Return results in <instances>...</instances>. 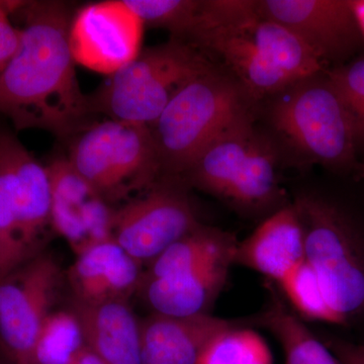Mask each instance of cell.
Returning a JSON list of instances; mask_svg holds the SVG:
<instances>
[{
    "instance_id": "cell-1",
    "label": "cell",
    "mask_w": 364,
    "mask_h": 364,
    "mask_svg": "<svg viewBox=\"0 0 364 364\" xmlns=\"http://www.w3.org/2000/svg\"><path fill=\"white\" fill-rule=\"evenodd\" d=\"M18 51L0 74V114L18 131L39 129L71 139L95 123L69 46L73 13L63 1H23Z\"/></svg>"
},
{
    "instance_id": "cell-2",
    "label": "cell",
    "mask_w": 364,
    "mask_h": 364,
    "mask_svg": "<svg viewBox=\"0 0 364 364\" xmlns=\"http://www.w3.org/2000/svg\"><path fill=\"white\" fill-rule=\"evenodd\" d=\"M214 70L198 47L173 38L139 56L88 95L95 116L151 127L189 82Z\"/></svg>"
},
{
    "instance_id": "cell-3",
    "label": "cell",
    "mask_w": 364,
    "mask_h": 364,
    "mask_svg": "<svg viewBox=\"0 0 364 364\" xmlns=\"http://www.w3.org/2000/svg\"><path fill=\"white\" fill-rule=\"evenodd\" d=\"M249 116L243 93L234 82L215 69L198 76L150 127L162 171L186 173L215 141Z\"/></svg>"
},
{
    "instance_id": "cell-4",
    "label": "cell",
    "mask_w": 364,
    "mask_h": 364,
    "mask_svg": "<svg viewBox=\"0 0 364 364\" xmlns=\"http://www.w3.org/2000/svg\"><path fill=\"white\" fill-rule=\"evenodd\" d=\"M70 140L69 162L107 203L150 188L162 171L150 127L105 119Z\"/></svg>"
},
{
    "instance_id": "cell-5",
    "label": "cell",
    "mask_w": 364,
    "mask_h": 364,
    "mask_svg": "<svg viewBox=\"0 0 364 364\" xmlns=\"http://www.w3.org/2000/svg\"><path fill=\"white\" fill-rule=\"evenodd\" d=\"M305 234V261L317 277L337 324L364 311V251L346 218L330 203H296Z\"/></svg>"
},
{
    "instance_id": "cell-6",
    "label": "cell",
    "mask_w": 364,
    "mask_h": 364,
    "mask_svg": "<svg viewBox=\"0 0 364 364\" xmlns=\"http://www.w3.org/2000/svg\"><path fill=\"white\" fill-rule=\"evenodd\" d=\"M191 184L243 208H260L279 195L273 151L253 130L251 116L215 141L186 172Z\"/></svg>"
},
{
    "instance_id": "cell-7",
    "label": "cell",
    "mask_w": 364,
    "mask_h": 364,
    "mask_svg": "<svg viewBox=\"0 0 364 364\" xmlns=\"http://www.w3.org/2000/svg\"><path fill=\"white\" fill-rule=\"evenodd\" d=\"M296 83L272 111L275 128L316 161L343 166L355 156L358 128L329 79Z\"/></svg>"
},
{
    "instance_id": "cell-8",
    "label": "cell",
    "mask_w": 364,
    "mask_h": 364,
    "mask_svg": "<svg viewBox=\"0 0 364 364\" xmlns=\"http://www.w3.org/2000/svg\"><path fill=\"white\" fill-rule=\"evenodd\" d=\"M60 280L58 263L40 252L0 277V350L9 363L32 364Z\"/></svg>"
},
{
    "instance_id": "cell-9",
    "label": "cell",
    "mask_w": 364,
    "mask_h": 364,
    "mask_svg": "<svg viewBox=\"0 0 364 364\" xmlns=\"http://www.w3.org/2000/svg\"><path fill=\"white\" fill-rule=\"evenodd\" d=\"M200 226L188 196L167 181L116 208L112 235L124 252L148 265Z\"/></svg>"
},
{
    "instance_id": "cell-10",
    "label": "cell",
    "mask_w": 364,
    "mask_h": 364,
    "mask_svg": "<svg viewBox=\"0 0 364 364\" xmlns=\"http://www.w3.org/2000/svg\"><path fill=\"white\" fill-rule=\"evenodd\" d=\"M143 21L124 0L93 2L74 13L69 46L75 63L112 75L142 51Z\"/></svg>"
},
{
    "instance_id": "cell-11",
    "label": "cell",
    "mask_w": 364,
    "mask_h": 364,
    "mask_svg": "<svg viewBox=\"0 0 364 364\" xmlns=\"http://www.w3.org/2000/svg\"><path fill=\"white\" fill-rule=\"evenodd\" d=\"M258 9L303 41L323 63L347 58L363 39L349 0H265L258 1Z\"/></svg>"
},
{
    "instance_id": "cell-12",
    "label": "cell",
    "mask_w": 364,
    "mask_h": 364,
    "mask_svg": "<svg viewBox=\"0 0 364 364\" xmlns=\"http://www.w3.org/2000/svg\"><path fill=\"white\" fill-rule=\"evenodd\" d=\"M305 261V234L296 205L277 210L248 238L238 242L233 264L280 284Z\"/></svg>"
},
{
    "instance_id": "cell-13",
    "label": "cell",
    "mask_w": 364,
    "mask_h": 364,
    "mask_svg": "<svg viewBox=\"0 0 364 364\" xmlns=\"http://www.w3.org/2000/svg\"><path fill=\"white\" fill-rule=\"evenodd\" d=\"M210 314L172 317L153 313L140 321L143 364H196L208 344L232 327Z\"/></svg>"
},
{
    "instance_id": "cell-14",
    "label": "cell",
    "mask_w": 364,
    "mask_h": 364,
    "mask_svg": "<svg viewBox=\"0 0 364 364\" xmlns=\"http://www.w3.org/2000/svg\"><path fill=\"white\" fill-rule=\"evenodd\" d=\"M234 255L171 277L144 280L140 291L153 313L172 317L210 314L226 284Z\"/></svg>"
},
{
    "instance_id": "cell-15",
    "label": "cell",
    "mask_w": 364,
    "mask_h": 364,
    "mask_svg": "<svg viewBox=\"0 0 364 364\" xmlns=\"http://www.w3.org/2000/svg\"><path fill=\"white\" fill-rule=\"evenodd\" d=\"M2 135L16 181V213L21 243L33 256L41 237L51 227L52 193L47 167L28 152L11 129Z\"/></svg>"
},
{
    "instance_id": "cell-16",
    "label": "cell",
    "mask_w": 364,
    "mask_h": 364,
    "mask_svg": "<svg viewBox=\"0 0 364 364\" xmlns=\"http://www.w3.org/2000/svg\"><path fill=\"white\" fill-rule=\"evenodd\" d=\"M73 312L85 333L86 345L105 364H143L140 321L128 301L83 304Z\"/></svg>"
},
{
    "instance_id": "cell-17",
    "label": "cell",
    "mask_w": 364,
    "mask_h": 364,
    "mask_svg": "<svg viewBox=\"0 0 364 364\" xmlns=\"http://www.w3.org/2000/svg\"><path fill=\"white\" fill-rule=\"evenodd\" d=\"M124 254L114 240L92 244L78 254L68 272L75 301L98 304L114 296L121 282Z\"/></svg>"
},
{
    "instance_id": "cell-18",
    "label": "cell",
    "mask_w": 364,
    "mask_h": 364,
    "mask_svg": "<svg viewBox=\"0 0 364 364\" xmlns=\"http://www.w3.org/2000/svg\"><path fill=\"white\" fill-rule=\"evenodd\" d=\"M237 244L234 235L200 225L148 264L143 282L181 274L224 256L234 255Z\"/></svg>"
},
{
    "instance_id": "cell-19",
    "label": "cell",
    "mask_w": 364,
    "mask_h": 364,
    "mask_svg": "<svg viewBox=\"0 0 364 364\" xmlns=\"http://www.w3.org/2000/svg\"><path fill=\"white\" fill-rule=\"evenodd\" d=\"M259 323L279 340L286 364H343L279 299H272Z\"/></svg>"
},
{
    "instance_id": "cell-20",
    "label": "cell",
    "mask_w": 364,
    "mask_h": 364,
    "mask_svg": "<svg viewBox=\"0 0 364 364\" xmlns=\"http://www.w3.org/2000/svg\"><path fill=\"white\" fill-rule=\"evenodd\" d=\"M31 257L18 234L16 181L0 124V277Z\"/></svg>"
},
{
    "instance_id": "cell-21",
    "label": "cell",
    "mask_w": 364,
    "mask_h": 364,
    "mask_svg": "<svg viewBox=\"0 0 364 364\" xmlns=\"http://www.w3.org/2000/svg\"><path fill=\"white\" fill-rule=\"evenodd\" d=\"M87 346L76 314L51 312L41 328L32 364H73Z\"/></svg>"
},
{
    "instance_id": "cell-22",
    "label": "cell",
    "mask_w": 364,
    "mask_h": 364,
    "mask_svg": "<svg viewBox=\"0 0 364 364\" xmlns=\"http://www.w3.org/2000/svg\"><path fill=\"white\" fill-rule=\"evenodd\" d=\"M196 364H273V359L257 333L232 326L208 344Z\"/></svg>"
},
{
    "instance_id": "cell-23",
    "label": "cell",
    "mask_w": 364,
    "mask_h": 364,
    "mask_svg": "<svg viewBox=\"0 0 364 364\" xmlns=\"http://www.w3.org/2000/svg\"><path fill=\"white\" fill-rule=\"evenodd\" d=\"M144 26L168 30L186 41L193 32L203 1L196 0H124Z\"/></svg>"
},
{
    "instance_id": "cell-24",
    "label": "cell",
    "mask_w": 364,
    "mask_h": 364,
    "mask_svg": "<svg viewBox=\"0 0 364 364\" xmlns=\"http://www.w3.org/2000/svg\"><path fill=\"white\" fill-rule=\"evenodd\" d=\"M279 286L289 303L304 318L337 324L317 277L306 261L289 273Z\"/></svg>"
},
{
    "instance_id": "cell-25",
    "label": "cell",
    "mask_w": 364,
    "mask_h": 364,
    "mask_svg": "<svg viewBox=\"0 0 364 364\" xmlns=\"http://www.w3.org/2000/svg\"><path fill=\"white\" fill-rule=\"evenodd\" d=\"M327 78L350 112L358 128L364 119V59L330 72Z\"/></svg>"
},
{
    "instance_id": "cell-26",
    "label": "cell",
    "mask_w": 364,
    "mask_h": 364,
    "mask_svg": "<svg viewBox=\"0 0 364 364\" xmlns=\"http://www.w3.org/2000/svg\"><path fill=\"white\" fill-rule=\"evenodd\" d=\"M23 1L4 0L0 6V74L9 65L20 46L21 30L11 23V16Z\"/></svg>"
},
{
    "instance_id": "cell-27",
    "label": "cell",
    "mask_w": 364,
    "mask_h": 364,
    "mask_svg": "<svg viewBox=\"0 0 364 364\" xmlns=\"http://www.w3.org/2000/svg\"><path fill=\"white\" fill-rule=\"evenodd\" d=\"M327 346L343 364H364V345L331 340Z\"/></svg>"
},
{
    "instance_id": "cell-28",
    "label": "cell",
    "mask_w": 364,
    "mask_h": 364,
    "mask_svg": "<svg viewBox=\"0 0 364 364\" xmlns=\"http://www.w3.org/2000/svg\"><path fill=\"white\" fill-rule=\"evenodd\" d=\"M73 364H105L100 358L88 348L87 346L81 351L78 358L75 359Z\"/></svg>"
},
{
    "instance_id": "cell-29",
    "label": "cell",
    "mask_w": 364,
    "mask_h": 364,
    "mask_svg": "<svg viewBox=\"0 0 364 364\" xmlns=\"http://www.w3.org/2000/svg\"><path fill=\"white\" fill-rule=\"evenodd\" d=\"M351 4L364 39V0H351Z\"/></svg>"
},
{
    "instance_id": "cell-30",
    "label": "cell",
    "mask_w": 364,
    "mask_h": 364,
    "mask_svg": "<svg viewBox=\"0 0 364 364\" xmlns=\"http://www.w3.org/2000/svg\"><path fill=\"white\" fill-rule=\"evenodd\" d=\"M358 139L364 138V119L358 126Z\"/></svg>"
},
{
    "instance_id": "cell-31",
    "label": "cell",
    "mask_w": 364,
    "mask_h": 364,
    "mask_svg": "<svg viewBox=\"0 0 364 364\" xmlns=\"http://www.w3.org/2000/svg\"><path fill=\"white\" fill-rule=\"evenodd\" d=\"M2 4H4V0H0V6H1Z\"/></svg>"
},
{
    "instance_id": "cell-32",
    "label": "cell",
    "mask_w": 364,
    "mask_h": 364,
    "mask_svg": "<svg viewBox=\"0 0 364 364\" xmlns=\"http://www.w3.org/2000/svg\"><path fill=\"white\" fill-rule=\"evenodd\" d=\"M363 178H364V166H363Z\"/></svg>"
},
{
    "instance_id": "cell-33",
    "label": "cell",
    "mask_w": 364,
    "mask_h": 364,
    "mask_svg": "<svg viewBox=\"0 0 364 364\" xmlns=\"http://www.w3.org/2000/svg\"><path fill=\"white\" fill-rule=\"evenodd\" d=\"M0 364H4V363H0Z\"/></svg>"
}]
</instances>
